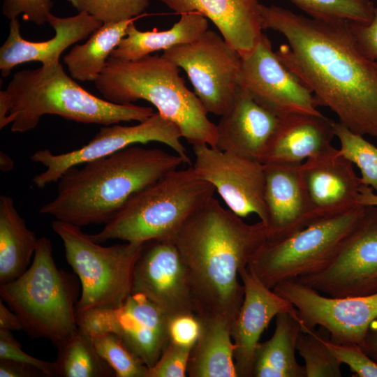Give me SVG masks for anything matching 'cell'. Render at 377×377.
Returning a JSON list of instances; mask_svg holds the SVG:
<instances>
[{
	"label": "cell",
	"mask_w": 377,
	"mask_h": 377,
	"mask_svg": "<svg viewBox=\"0 0 377 377\" xmlns=\"http://www.w3.org/2000/svg\"><path fill=\"white\" fill-rule=\"evenodd\" d=\"M263 29L286 43L276 53L351 131L377 140V64L358 46L350 22L324 20L260 3Z\"/></svg>",
	"instance_id": "1"
},
{
	"label": "cell",
	"mask_w": 377,
	"mask_h": 377,
	"mask_svg": "<svg viewBox=\"0 0 377 377\" xmlns=\"http://www.w3.org/2000/svg\"><path fill=\"white\" fill-rule=\"evenodd\" d=\"M267 241L265 225L248 223L214 197L182 225L174 243L186 266L195 315L231 326L244 299L239 270Z\"/></svg>",
	"instance_id": "2"
},
{
	"label": "cell",
	"mask_w": 377,
	"mask_h": 377,
	"mask_svg": "<svg viewBox=\"0 0 377 377\" xmlns=\"http://www.w3.org/2000/svg\"><path fill=\"white\" fill-rule=\"evenodd\" d=\"M183 163L177 154L132 145L68 169L38 212L80 227L106 224L134 193Z\"/></svg>",
	"instance_id": "3"
},
{
	"label": "cell",
	"mask_w": 377,
	"mask_h": 377,
	"mask_svg": "<svg viewBox=\"0 0 377 377\" xmlns=\"http://www.w3.org/2000/svg\"><path fill=\"white\" fill-rule=\"evenodd\" d=\"M154 112L151 107L116 104L90 94L66 74L60 63L17 71L0 91V128L10 124L14 133L35 128L45 114L108 126L140 122Z\"/></svg>",
	"instance_id": "4"
},
{
	"label": "cell",
	"mask_w": 377,
	"mask_h": 377,
	"mask_svg": "<svg viewBox=\"0 0 377 377\" xmlns=\"http://www.w3.org/2000/svg\"><path fill=\"white\" fill-rule=\"evenodd\" d=\"M179 67L162 55L135 61L110 57L94 82L103 98L116 104L145 100L180 129L189 144L215 147L216 124L195 94L185 84Z\"/></svg>",
	"instance_id": "5"
},
{
	"label": "cell",
	"mask_w": 377,
	"mask_h": 377,
	"mask_svg": "<svg viewBox=\"0 0 377 377\" xmlns=\"http://www.w3.org/2000/svg\"><path fill=\"white\" fill-rule=\"evenodd\" d=\"M215 192L191 165L176 169L134 193L101 231L89 235L99 244L111 239L174 241L185 221Z\"/></svg>",
	"instance_id": "6"
},
{
	"label": "cell",
	"mask_w": 377,
	"mask_h": 377,
	"mask_svg": "<svg viewBox=\"0 0 377 377\" xmlns=\"http://www.w3.org/2000/svg\"><path fill=\"white\" fill-rule=\"evenodd\" d=\"M77 277L59 269L50 240L38 238L31 266L17 279L0 285L1 299L19 316L33 338H46L55 346L77 329Z\"/></svg>",
	"instance_id": "7"
},
{
	"label": "cell",
	"mask_w": 377,
	"mask_h": 377,
	"mask_svg": "<svg viewBox=\"0 0 377 377\" xmlns=\"http://www.w3.org/2000/svg\"><path fill=\"white\" fill-rule=\"evenodd\" d=\"M52 228L61 238L68 264L80 282L77 314L121 306L131 294L133 267L144 243L103 246L80 226L55 219Z\"/></svg>",
	"instance_id": "8"
},
{
	"label": "cell",
	"mask_w": 377,
	"mask_h": 377,
	"mask_svg": "<svg viewBox=\"0 0 377 377\" xmlns=\"http://www.w3.org/2000/svg\"><path fill=\"white\" fill-rule=\"evenodd\" d=\"M364 209L359 205L318 219L283 239L266 241L247 266L271 289L281 281L317 272L334 257Z\"/></svg>",
	"instance_id": "9"
},
{
	"label": "cell",
	"mask_w": 377,
	"mask_h": 377,
	"mask_svg": "<svg viewBox=\"0 0 377 377\" xmlns=\"http://www.w3.org/2000/svg\"><path fill=\"white\" fill-rule=\"evenodd\" d=\"M161 55L186 72L208 113L221 117L232 107L240 87L242 56L221 35L207 29Z\"/></svg>",
	"instance_id": "10"
},
{
	"label": "cell",
	"mask_w": 377,
	"mask_h": 377,
	"mask_svg": "<svg viewBox=\"0 0 377 377\" xmlns=\"http://www.w3.org/2000/svg\"><path fill=\"white\" fill-rule=\"evenodd\" d=\"M179 127L158 112L133 126L112 124L102 126L96 135L80 148L55 154L50 149H40L30 156L31 161L43 165L44 172L34 176V184L43 188L57 182L70 168L105 157L138 143L158 142L168 145L184 161L191 165V159L181 138Z\"/></svg>",
	"instance_id": "11"
},
{
	"label": "cell",
	"mask_w": 377,
	"mask_h": 377,
	"mask_svg": "<svg viewBox=\"0 0 377 377\" xmlns=\"http://www.w3.org/2000/svg\"><path fill=\"white\" fill-rule=\"evenodd\" d=\"M295 280L335 297L377 293V206L364 207L356 224L323 268Z\"/></svg>",
	"instance_id": "12"
},
{
	"label": "cell",
	"mask_w": 377,
	"mask_h": 377,
	"mask_svg": "<svg viewBox=\"0 0 377 377\" xmlns=\"http://www.w3.org/2000/svg\"><path fill=\"white\" fill-rule=\"evenodd\" d=\"M273 290L297 309L302 331L321 326L335 343L361 346L369 326L377 318V293L335 297L323 295L295 279L281 281Z\"/></svg>",
	"instance_id": "13"
},
{
	"label": "cell",
	"mask_w": 377,
	"mask_h": 377,
	"mask_svg": "<svg viewBox=\"0 0 377 377\" xmlns=\"http://www.w3.org/2000/svg\"><path fill=\"white\" fill-rule=\"evenodd\" d=\"M170 318L141 294H131L119 307L77 314L79 327L89 334L112 332L148 367L158 360L170 339Z\"/></svg>",
	"instance_id": "14"
},
{
	"label": "cell",
	"mask_w": 377,
	"mask_h": 377,
	"mask_svg": "<svg viewBox=\"0 0 377 377\" xmlns=\"http://www.w3.org/2000/svg\"><path fill=\"white\" fill-rule=\"evenodd\" d=\"M195 172L210 183L228 209L242 218L256 214L266 225L264 163L208 145H193Z\"/></svg>",
	"instance_id": "15"
},
{
	"label": "cell",
	"mask_w": 377,
	"mask_h": 377,
	"mask_svg": "<svg viewBox=\"0 0 377 377\" xmlns=\"http://www.w3.org/2000/svg\"><path fill=\"white\" fill-rule=\"evenodd\" d=\"M240 85L259 104L279 117L322 114L313 93L280 60L265 34L250 53L242 56Z\"/></svg>",
	"instance_id": "16"
},
{
	"label": "cell",
	"mask_w": 377,
	"mask_h": 377,
	"mask_svg": "<svg viewBox=\"0 0 377 377\" xmlns=\"http://www.w3.org/2000/svg\"><path fill=\"white\" fill-rule=\"evenodd\" d=\"M131 294L145 295L170 319L195 314L187 270L174 241L144 242L133 267Z\"/></svg>",
	"instance_id": "17"
},
{
	"label": "cell",
	"mask_w": 377,
	"mask_h": 377,
	"mask_svg": "<svg viewBox=\"0 0 377 377\" xmlns=\"http://www.w3.org/2000/svg\"><path fill=\"white\" fill-rule=\"evenodd\" d=\"M244 286V299L231 326L234 361L237 377H252L253 355L263 331L281 312L297 315L288 300L268 288L248 267L239 272Z\"/></svg>",
	"instance_id": "18"
},
{
	"label": "cell",
	"mask_w": 377,
	"mask_h": 377,
	"mask_svg": "<svg viewBox=\"0 0 377 377\" xmlns=\"http://www.w3.org/2000/svg\"><path fill=\"white\" fill-rule=\"evenodd\" d=\"M306 197L316 220L347 212L359 206L362 184L353 164L334 147L300 165Z\"/></svg>",
	"instance_id": "19"
},
{
	"label": "cell",
	"mask_w": 377,
	"mask_h": 377,
	"mask_svg": "<svg viewBox=\"0 0 377 377\" xmlns=\"http://www.w3.org/2000/svg\"><path fill=\"white\" fill-rule=\"evenodd\" d=\"M280 121L281 117L259 104L240 85L232 107L216 124L214 148L263 163Z\"/></svg>",
	"instance_id": "20"
},
{
	"label": "cell",
	"mask_w": 377,
	"mask_h": 377,
	"mask_svg": "<svg viewBox=\"0 0 377 377\" xmlns=\"http://www.w3.org/2000/svg\"><path fill=\"white\" fill-rule=\"evenodd\" d=\"M300 165L264 163L267 241L286 238L317 221L304 188Z\"/></svg>",
	"instance_id": "21"
},
{
	"label": "cell",
	"mask_w": 377,
	"mask_h": 377,
	"mask_svg": "<svg viewBox=\"0 0 377 377\" xmlns=\"http://www.w3.org/2000/svg\"><path fill=\"white\" fill-rule=\"evenodd\" d=\"M48 23L54 30V36L47 40L36 42L22 38L17 18L10 20L8 37L0 47V71L3 77L8 76L14 67L25 62L39 61L42 66L59 64L65 50L88 38L103 24L85 12L66 17L52 14Z\"/></svg>",
	"instance_id": "22"
},
{
	"label": "cell",
	"mask_w": 377,
	"mask_h": 377,
	"mask_svg": "<svg viewBox=\"0 0 377 377\" xmlns=\"http://www.w3.org/2000/svg\"><path fill=\"white\" fill-rule=\"evenodd\" d=\"M177 14L198 12L211 20L241 56L250 53L263 33L258 0H158Z\"/></svg>",
	"instance_id": "23"
},
{
	"label": "cell",
	"mask_w": 377,
	"mask_h": 377,
	"mask_svg": "<svg viewBox=\"0 0 377 377\" xmlns=\"http://www.w3.org/2000/svg\"><path fill=\"white\" fill-rule=\"evenodd\" d=\"M334 122L323 114L293 113L281 117L263 163L301 164L328 151L335 137Z\"/></svg>",
	"instance_id": "24"
},
{
	"label": "cell",
	"mask_w": 377,
	"mask_h": 377,
	"mask_svg": "<svg viewBox=\"0 0 377 377\" xmlns=\"http://www.w3.org/2000/svg\"><path fill=\"white\" fill-rule=\"evenodd\" d=\"M200 332L187 365L189 377H237L231 323L221 318H198Z\"/></svg>",
	"instance_id": "25"
},
{
	"label": "cell",
	"mask_w": 377,
	"mask_h": 377,
	"mask_svg": "<svg viewBox=\"0 0 377 377\" xmlns=\"http://www.w3.org/2000/svg\"><path fill=\"white\" fill-rule=\"evenodd\" d=\"M301 330L298 316L289 312L278 313L272 337L259 341L256 348L252 377H306L304 365L295 357Z\"/></svg>",
	"instance_id": "26"
},
{
	"label": "cell",
	"mask_w": 377,
	"mask_h": 377,
	"mask_svg": "<svg viewBox=\"0 0 377 377\" xmlns=\"http://www.w3.org/2000/svg\"><path fill=\"white\" fill-rule=\"evenodd\" d=\"M179 21L165 31H141L134 22L126 29L125 37L112 51L110 57L135 61L158 50L187 44L198 39L208 29L207 18L198 12L180 15Z\"/></svg>",
	"instance_id": "27"
},
{
	"label": "cell",
	"mask_w": 377,
	"mask_h": 377,
	"mask_svg": "<svg viewBox=\"0 0 377 377\" xmlns=\"http://www.w3.org/2000/svg\"><path fill=\"white\" fill-rule=\"evenodd\" d=\"M38 238L27 226L11 197H0V285L13 281L28 269Z\"/></svg>",
	"instance_id": "28"
},
{
	"label": "cell",
	"mask_w": 377,
	"mask_h": 377,
	"mask_svg": "<svg viewBox=\"0 0 377 377\" xmlns=\"http://www.w3.org/2000/svg\"><path fill=\"white\" fill-rule=\"evenodd\" d=\"M136 19L103 24L84 43L75 45L63 58L71 77L81 82H94L112 51L125 37L128 26Z\"/></svg>",
	"instance_id": "29"
},
{
	"label": "cell",
	"mask_w": 377,
	"mask_h": 377,
	"mask_svg": "<svg viewBox=\"0 0 377 377\" xmlns=\"http://www.w3.org/2000/svg\"><path fill=\"white\" fill-rule=\"evenodd\" d=\"M56 347L57 377L115 376L114 370L97 352L90 334L79 327Z\"/></svg>",
	"instance_id": "30"
},
{
	"label": "cell",
	"mask_w": 377,
	"mask_h": 377,
	"mask_svg": "<svg viewBox=\"0 0 377 377\" xmlns=\"http://www.w3.org/2000/svg\"><path fill=\"white\" fill-rule=\"evenodd\" d=\"M329 332L318 330H301L296 349L304 361L306 377H340L341 363L327 345Z\"/></svg>",
	"instance_id": "31"
},
{
	"label": "cell",
	"mask_w": 377,
	"mask_h": 377,
	"mask_svg": "<svg viewBox=\"0 0 377 377\" xmlns=\"http://www.w3.org/2000/svg\"><path fill=\"white\" fill-rule=\"evenodd\" d=\"M334 130L339 154L358 167L361 183L377 193V147L339 121L334 122Z\"/></svg>",
	"instance_id": "32"
},
{
	"label": "cell",
	"mask_w": 377,
	"mask_h": 377,
	"mask_svg": "<svg viewBox=\"0 0 377 377\" xmlns=\"http://www.w3.org/2000/svg\"><path fill=\"white\" fill-rule=\"evenodd\" d=\"M309 17L324 20L367 23L376 7L371 0H289Z\"/></svg>",
	"instance_id": "33"
},
{
	"label": "cell",
	"mask_w": 377,
	"mask_h": 377,
	"mask_svg": "<svg viewBox=\"0 0 377 377\" xmlns=\"http://www.w3.org/2000/svg\"><path fill=\"white\" fill-rule=\"evenodd\" d=\"M90 335L97 352L112 367L116 377H147L148 367L117 334L108 332Z\"/></svg>",
	"instance_id": "34"
},
{
	"label": "cell",
	"mask_w": 377,
	"mask_h": 377,
	"mask_svg": "<svg viewBox=\"0 0 377 377\" xmlns=\"http://www.w3.org/2000/svg\"><path fill=\"white\" fill-rule=\"evenodd\" d=\"M78 12H85L103 24L142 16L149 0H67Z\"/></svg>",
	"instance_id": "35"
},
{
	"label": "cell",
	"mask_w": 377,
	"mask_h": 377,
	"mask_svg": "<svg viewBox=\"0 0 377 377\" xmlns=\"http://www.w3.org/2000/svg\"><path fill=\"white\" fill-rule=\"evenodd\" d=\"M327 345L341 364H347L356 377H377V362L357 344H338L327 339Z\"/></svg>",
	"instance_id": "36"
},
{
	"label": "cell",
	"mask_w": 377,
	"mask_h": 377,
	"mask_svg": "<svg viewBox=\"0 0 377 377\" xmlns=\"http://www.w3.org/2000/svg\"><path fill=\"white\" fill-rule=\"evenodd\" d=\"M192 348L170 341L157 362L148 369L147 377H185Z\"/></svg>",
	"instance_id": "37"
},
{
	"label": "cell",
	"mask_w": 377,
	"mask_h": 377,
	"mask_svg": "<svg viewBox=\"0 0 377 377\" xmlns=\"http://www.w3.org/2000/svg\"><path fill=\"white\" fill-rule=\"evenodd\" d=\"M52 6V0H3L2 13L10 20L22 15L24 20L40 26L48 23Z\"/></svg>",
	"instance_id": "38"
},
{
	"label": "cell",
	"mask_w": 377,
	"mask_h": 377,
	"mask_svg": "<svg viewBox=\"0 0 377 377\" xmlns=\"http://www.w3.org/2000/svg\"><path fill=\"white\" fill-rule=\"evenodd\" d=\"M0 360H10L36 367L47 377L56 376L54 362H47L36 358L22 349L20 343L15 339L11 331L0 329Z\"/></svg>",
	"instance_id": "39"
},
{
	"label": "cell",
	"mask_w": 377,
	"mask_h": 377,
	"mask_svg": "<svg viewBox=\"0 0 377 377\" xmlns=\"http://www.w3.org/2000/svg\"><path fill=\"white\" fill-rule=\"evenodd\" d=\"M200 332V323L193 315H182L170 320V341L177 345L193 348Z\"/></svg>",
	"instance_id": "40"
},
{
	"label": "cell",
	"mask_w": 377,
	"mask_h": 377,
	"mask_svg": "<svg viewBox=\"0 0 377 377\" xmlns=\"http://www.w3.org/2000/svg\"><path fill=\"white\" fill-rule=\"evenodd\" d=\"M350 25L362 52L377 64V7L371 21L367 23L350 22Z\"/></svg>",
	"instance_id": "41"
},
{
	"label": "cell",
	"mask_w": 377,
	"mask_h": 377,
	"mask_svg": "<svg viewBox=\"0 0 377 377\" xmlns=\"http://www.w3.org/2000/svg\"><path fill=\"white\" fill-rule=\"evenodd\" d=\"M45 376L38 368L32 365L10 360H0V377Z\"/></svg>",
	"instance_id": "42"
},
{
	"label": "cell",
	"mask_w": 377,
	"mask_h": 377,
	"mask_svg": "<svg viewBox=\"0 0 377 377\" xmlns=\"http://www.w3.org/2000/svg\"><path fill=\"white\" fill-rule=\"evenodd\" d=\"M0 329L8 331L23 330L22 322L16 313L8 308L1 299L0 301Z\"/></svg>",
	"instance_id": "43"
},
{
	"label": "cell",
	"mask_w": 377,
	"mask_h": 377,
	"mask_svg": "<svg viewBox=\"0 0 377 377\" xmlns=\"http://www.w3.org/2000/svg\"><path fill=\"white\" fill-rule=\"evenodd\" d=\"M360 347L371 359L377 362V318L369 326Z\"/></svg>",
	"instance_id": "44"
},
{
	"label": "cell",
	"mask_w": 377,
	"mask_h": 377,
	"mask_svg": "<svg viewBox=\"0 0 377 377\" xmlns=\"http://www.w3.org/2000/svg\"><path fill=\"white\" fill-rule=\"evenodd\" d=\"M357 204L361 206H377V193L369 186L361 184L357 198Z\"/></svg>",
	"instance_id": "45"
},
{
	"label": "cell",
	"mask_w": 377,
	"mask_h": 377,
	"mask_svg": "<svg viewBox=\"0 0 377 377\" xmlns=\"http://www.w3.org/2000/svg\"><path fill=\"white\" fill-rule=\"evenodd\" d=\"M14 168V161L6 153L0 151V169L3 172H9Z\"/></svg>",
	"instance_id": "46"
}]
</instances>
